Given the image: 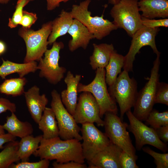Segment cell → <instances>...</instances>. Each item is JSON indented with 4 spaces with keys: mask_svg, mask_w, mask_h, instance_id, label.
Listing matches in <instances>:
<instances>
[{
    "mask_svg": "<svg viewBox=\"0 0 168 168\" xmlns=\"http://www.w3.org/2000/svg\"><path fill=\"white\" fill-rule=\"evenodd\" d=\"M138 84L128 72L124 70L119 74L114 82L108 88L109 92L117 103L120 110V118L123 120L125 114L133 107L137 98Z\"/></svg>",
    "mask_w": 168,
    "mask_h": 168,
    "instance_id": "cell-4",
    "label": "cell"
},
{
    "mask_svg": "<svg viewBox=\"0 0 168 168\" xmlns=\"http://www.w3.org/2000/svg\"><path fill=\"white\" fill-rule=\"evenodd\" d=\"M159 27L150 28L142 26L132 37V39L129 50L125 56L123 69L128 72L133 71V63L136 54L142 47L149 46L156 55L161 53L157 48L156 36L160 31Z\"/></svg>",
    "mask_w": 168,
    "mask_h": 168,
    "instance_id": "cell-12",
    "label": "cell"
},
{
    "mask_svg": "<svg viewBox=\"0 0 168 168\" xmlns=\"http://www.w3.org/2000/svg\"><path fill=\"white\" fill-rule=\"evenodd\" d=\"M145 121L147 124L155 129L163 126L168 125V111L160 112L152 109L148 115Z\"/></svg>",
    "mask_w": 168,
    "mask_h": 168,
    "instance_id": "cell-29",
    "label": "cell"
},
{
    "mask_svg": "<svg viewBox=\"0 0 168 168\" xmlns=\"http://www.w3.org/2000/svg\"><path fill=\"white\" fill-rule=\"evenodd\" d=\"M155 130L161 141L165 143L168 142V125L161 126Z\"/></svg>",
    "mask_w": 168,
    "mask_h": 168,
    "instance_id": "cell-39",
    "label": "cell"
},
{
    "mask_svg": "<svg viewBox=\"0 0 168 168\" xmlns=\"http://www.w3.org/2000/svg\"><path fill=\"white\" fill-rule=\"evenodd\" d=\"M27 82L24 77L6 79L0 85V93L13 97L20 96L24 94Z\"/></svg>",
    "mask_w": 168,
    "mask_h": 168,
    "instance_id": "cell-27",
    "label": "cell"
},
{
    "mask_svg": "<svg viewBox=\"0 0 168 168\" xmlns=\"http://www.w3.org/2000/svg\"><path fill=\"white\" fill-rule=\"evenodd\" d=\"M1 55H0V57L1 56Z\"/></svg>",
    "mask_w": 168,
    "mask_h": 168,
    "instance_id": "cell-48",
    "label": "cell"
},
{
    "mask_svg": "<svg viewBox=\"0 0 168 168\" xmlns=\"http://www.w3.org/2000/svg\"><path fill=\"white\" fill-rule=\"evenodd\" d=\"M30 2L29 0H18L15 10L12 17L9 18L8 26L11 28L17 27L21 20L24 7Z\"/></svg>",
    "mask_w": 168,
    "mask_h": 168,
    "instance_id": "cell-30",
    "label": "cell"
},
{
    "mask_svg": "<svg viewBox=\"0 0 168 168\" xmlns=\"http://www.w3.org/2000/svg\"><path fill=\"white\" fill-rule=\"evenodd\" d=\"M124 61V56L118 53L115 50L111 54L109 63L105 68V81L109 86L114 82L118 75L122 72Z\"/></svg>",
    "mask_w": 168,
    "mask_h": 168,
    "instance_id": "cell-26",
    "label": "cell"
},
{
    "mask_svg": "<svg viewBox=\"0 0 168 168\" xmlns=\"http://www.w3.org/2000/svg\"><path fill=\"white\" fill-rule=\"evenodd\" d=\"M81 79L80 74L74 76L68 71L64 81L67 85V88L61 93V101L68 111L72 115L74 114L77 102V87Z\"/></svg>",
    "mask_w": 168,
    "mask_h": 168,
    "instance_id": "cell-17",
    "label": "cell"
},
{
    "mask_svg": "<svg viewBox=\"0 0 168 168\" xmlns=\"http://www.w3.org/2000/svg\"><path fill=\"white\" fill-rule=\"evenodd\" d=\"M138 157L133 156L122 150L119 157L121 168H138L136 161Z\"/></svg>",
    "mask_w": 168,
    "mask_h": 168,
    "instance_id": "cell-34",
    "label": "cell"
},
{
    "mask_svg": "<svg viewBox=\"0 0 168 168\" xmlns=\"http://www.w3.org/2000/svg\"><path fill=\"white\" fill-rule=\"evenodd\" d=\"M42 138V135L34 137L32 135L21 138L19 142L17 153L21 161H29L30 156L38 148Z\"/></svg>",
    "mask_w": 168,
    "mask_h": 168,
    "instance_id": "cell-25",
    "label": "cell"
},
{
    "mask_svg": "<svg viewBox=\"0 0 168 168\" xmlns=\"http://www.w3.org/2000/svg\"><path fill=\"white\" fill-rule=\"evenodd\" d=\"M52 48L47 49L37 64V69L40 70L39 76L46 79L51 84L56 85L63 78L66 68L59 65L60 50L64 47L61 41H55Z\"/></svg>",
    "mask_w": 168,
    "mask_h": 168,
    "instance_id": "cell-10",
    "label": "cell"
},
{
    "mask_svg": "<svg viewBox=\"0 0 168 168\" xmlns=\"http://www.w3.org/2000/svg\"><path fill=\"white\" fill-rule=\"evenodd\" d=\"M3 129L8 133L21 138L32 135L34 129L32 124L29 122L20 120L14 114L6 118V122L2 125Z\"/></svg>",
    "mask_w": 168,
    "mask_h": 168,
    "instance_id": "cell-23",
    "label": "cell"
},
{
    "mask_svg": "<svg viewBox=\"0 0 168 168\" xmlns=\"http://www.w3.org/2000/svg\"><path fill=\"white\" fill-rule=\"evenodd\" d=\"M47 2V9L48 11H52L60 6L61 2H66L72 0H46Z\"/></svg>",
    "mask_w": 168,
    "mask_h": 168,
    "instance_id": "cell-41",
    "label": "cell"
},
{
    "mask_svg": "<svg viewBox=\"0 0 168 168\" xmlns=\"http://www.w3.org/2000/svg\"><path fill=\"white\" fill-rule=\"evenodd\" d=\"M10 0H0V4H4L8 3Z\"/></svg>",
    "mask_w": 168,
    "mask_h": 168,
    "instance_id": "cell-44",
    "label": "cell"
},
{
    "mask_svg": "<svg viewBox=\"0 0 168 168\" xmlns=\"http://www.w3.org/2000/svg\"><path fill=\"white\" fill-rule=\"evenodd\" d=\"M92 54L90 56L89 64L92 69L105 68L108 64L111 55L115 51L112 44H93Z\"/></svg>",
    "mask_w": 168,
    "mask_h": 168,
    "instance_id": "cell-21",
    "label": "cell"
},
{
    "mask_svg": "<svg viewBox=\"0 0 168 168\" xmlns=\"http://www.w3.org/2000/svg\"><path fill=\"white\" fill-rule=\"evenodd\" d=\"M104 115L105 133L110 142L130 155L138 157L136 154V149L127 130L128 124L123 122L117 114L108 112Z\"/></svg>",
    "mask_w": 168,
    "mask_h": 168,
    "instance_id": "cell-8",
    "label": "cell"
},
{
    "mask_svg": "<svg viewBox=\"0 0 168 168\" xmlns=\"http://www.w3.org/2000/svg\"><path fill=\"white\" fill-rule=\"evenodd\" d=\"M26 102L31 118L38 124L48 102L44 94H40V89L35 85L24 93Z\"/></svg>",
    "mask_w": 168,
    "mask_h": 168,
    "instance_id": "cell-16",
    "label": "cell"
},
{
    "mask_svg": "<svg viewBox=\"0 0 168 168\" xmlns=\"http://www.w3.org/2000/svg\"><path fill=\"white\" fill-rule=\"evenodd\" d=\"M122 150L110 143L88 162L89 168H121L119 157Z\"/></svg>",
    "mask_w": 168,
    "mask_h": 168,
    "instance_id": "cell-15",
    "label": "cell"
},
{
    "mask_svg": "<svg viewBox=\"0 0 168 168\" xmlns=\"http://www.w3.org/2000/svg\"><path fill=\"white\" fill-rule=\"evenodd\" d=\"M120 0H108L109 3L112 5H114L118 3Z\"/></svg>",
    "mask_w": 168,
    "mask_h": 168,
    "instance_id": "cell-43",
    "label": "cell"
},
{
    "mask_svg": "<svg viewBox=\"0 0 168 168\" xmlns=\"http://www.w3.org/2000/svg\"><path fill=\"white\" fill-rule=\"evenodd\" d=\"M18 144L16 140L9 142L0 152V168H9L12 164L20 161L17 153Z\"/></svg>",
    "mask_w": 168,
    "mask_h": 168,
    "instance_id": "cell-28",
    "label": "cell"
},
{
    "mask_svg": "<svg viewBox=\"0 0 168 168\" xmlns=\"http://www.w3.org/2000/svg\"><path fill=\"white\" fill-rule=\"evenodd\" d=\"M16 139V137L8 133L0 134V149L3 148L5 143L15 141Z\"/></svg>",
    "mask_w": 168,
    "mask_h": 168,
    "instance_id": "cell-40",
    "label": "cell"
},
{
    "mask_svg": "<svg viewBox=\"0 0 168 168\" xmlns=\"http://www.w3.org/2000/svg\"><path fill=\"white\" fill-rule=\"evenodd\" d=\"M81 128L83 156L88 162L110 143L105 133L98 129L93 123L82 124Z\"/></svg>",
    "mask_w": 168,
    "mask_h": 168,
    "instance_id": "cell-13",
    "label": "cell"
},
{
    "mask_svg": "<svg viewBox=\"0 0 168 168\" xmlns=\"http://www.w3.org/2000/svg\"><path fill=\"white\" fill-rule=\"evenodd\" d=\"M142 25L150 28L160 27H168V19L165 18L158 20L150 19L141 17Z\"/></svg>",
    "mask_w": 168,
    "mask_h": 168,
    "instance_id": "cell-35",
    "label": "cell"
},
{
    "mask_svg": "<svg viewBox=\"0 0 168 168\" xmlns=\"http://www.w3.org/2000/svg\"><path fill=\"white\" fill-rule=\"evenodd\" d=\"M52 30V21L44 24L39 30H34L22 27L18 31V34L24 40L26 53L24 63L39 61L47 49L48 39Z\"/></svg>",
    "mask_w": 168,
    "mask_h": 168,
    "instance_id": "cell-3",
    "label": "cell"
},
{
    "mask_svg": "<svg viewBox=\"0 0 168 168\" xmlns=\"http://www.w3.org/2000/svg\"><path fill=\"white\" fill-rule=\"evenodd\" d=\"M5 130L3 129L2 125L0 124V134L4 133Z\"/></svg>",
    "mask_w": 168,
    "mask_h": 168,
    "instance_id": "cell-45",
    "label": "cell"
},
{
    "mask_svg": "<svg viewBox=\"0 0 168 168\" xmlns=\"http://www.w3.org/2000/svg\"><path fill=\"white\" fill-rule=\"evenodd\" d=\"M43 133V138L49 139L59 136V129L55 114L51 108L46 107L38 123Z\"/></svg>",
    "mask_w": 168,
    "mask_h": 168,
    "instance_id": "cell-24",
    "label": "cell"
},
{
    "mask_svg": "<svg viewBox=\"0 0 168 168\" xmlns=\"http://www.w3.org/2000/svg\"><path fill=\"white\" fill-rule=\"evenodd\" d=\"M7 50V46L5 43L0 40V55L4 54Z\"/></svg>",
    "mask_w": 168,
    "mask_h": 168,
    "instance_id": "cell-42",
    "label": "cell"
},
{
    "mask_svg": "<svg viewBox=\"0 0 168 168\" xmlns=\"http://www.w3.org/2000/svg\"><path fill=\"white\" fill-rule=\"evenodd\" d=\"M50 105L55 115L59 129V136L64 140L76 139L82 140L79 133L81 128L77 125L73 116L63 105L60 95L55 89L51 92Z\"/></svg>",
    "mask_w": 168,
    "mask_h": 168,
    "instance_id": "cell-9",
    "label": "cell"
},
{
    "mask_svg": "<svg viewBox=\"0 0 168 168\" xmlns=\"http://www.w3.org/2000/svg\"><path fill=\"white\" fill-rule=\"evenodd\" d=\"M38 17L35 13L23 10L21 20L19 23L22 27L30 29L37 21Z\"/></svg>",
    "mask_w": 168,
    "mask_h": 168,
    "instance_id": "cell-36",
    "label": "cell"
},
{
    "mask_svg": "<svg viewBox=\"0 0 168 168\" xmlns=\"http://www.w3.org/2000/svg\"><path fill=\"white\" fill-rule=\"evenodd\" d=\"M160 55H156L151 70L150 77L144 86L138 92L133 106V114L142 121L145 120L155 104V95L160 82Z\"/></svg>",
    "mask_w": 168,
    "mask_h": 168,
    "instance_id": "cell-6",
    "label": "cell"
},
{
    "mask_svg": "<svg viewBox=\"0 0 168 168\" xmlns=\"http://www.w3.org/2000/svg\"><path fill=\"white\" fill-rule=\"evenodd\" d=\"M2 63L0 66V77L3 79L10 74L17 73L19 77H23L28 74L35 72L37 70L36 61L22 63L13 62L2 58Z\"/></svg>",
    "mask_w": 168,
    "mask_h": 168,
    "instance_id": "cell-22",
    "label": "cell"
},
{
    "mask_svg": "<svg viewBox=\"0 0 168 168\" xmlns=\"http://www.w3.org/2000/svg\"><path fill=\"white\" fill-rule=\"evenodd\" d=\"M73 19L70 12L62 10L59 16L52 21L51 31L48 39L49 44H52L58 38L68 33Z\"/></svg>",
    "mask_w": 168,
    "mask_h": 168,
    "instance_id": "cell-20",
    "label": "cell"
},
{
    "mask_svg": "<svg viewBox=\"0 0 168 168\" xmlns=\"http://www.w3.org/2000/svg\"><path fill=\"white\" fill-rule=\"evenodd\" d=\"M49 160L43 159L38 161L30 162L28 161L18 162L12 164L10 168H48L49 165Z\"/></svg>",
    "mask_w": 168,
    "mask_h": 168,
    "instance_id": "cell-33",
    "label": "cell"
},
{
    "mask_svg": "<svg viewBox=\"0 0 168 168\" xmlns=\"http://www.w3.org/2000/svg\"></svg>",
    "mask_w": 168,
    "mask_h": 168,
    "instance_id": "cell-47",
    "label": "cell"
},
{
    "mask_svg": "<svg viewBox=\"0 0 168 168\" xmlns=\"http://www.w3.org/2000/svg\"><path fill=\"white\" fill-rule=\"evenodd\" d=\"M34 0H29V1H30H30H34Z\"/></svg>",
    "mask_w": 168,
    "mask_h": 168,
    "instance_id": "cell-46",
    "label": "cell"
},
{
    "mask_svg": "<svg viewBox=\"0 0 168 168\" xmlns=\"http://www.w3.org/2000/svg\"><path fill=\"white\" fill-rule=\"evenodd\" d=\"M143 151L152 156L156 168H168V153H160L157 152L150 147H147L142 148Z\"/></svg>",
    "mask_w": 168,
    "mask_h": 168,
    "instance_id": "cell-31",
    "label": "cell"
},
{
    "mask_svg": "<svg viewBox=\"0 0 168 168\" xmlns=\"http://www.w3.org/2000/svg\"><path fill=\"white\" fill-rule=\"evenodd\" d=\"M91 1V0H85L79 5H73L70 12L73 19L85 26L93 35L95 39L101 40L118 28L113 22L104 19L103 15L92 16L88 10Z\"/></svg>",
    "mask_w": 168,
    "mask_h": 168,
    "instance_id": "cell-2",
    "label": "cell"
},
{
    "mask_svg": "<svg viewBox=\"0 0 168 168\" xmlns=\"http://www.w3.org/2000/svg\"><path fill=\"white\" fill-rule=\"evenodd\" d=\"M54 168H86L87 166L83 164H81L73 161L64 163H60L54 162L52 164Z\"/></svg>",
    "mask_w": 168,
    "mask_h": 168,
    "instance_id": "cell-38",
    "label": "cell"
},
{
    "mask_svg": "<svg viewBox=\"0 0 168 168\" xmlns=\"http://www.w3.org/2000/svg\"><path fill=\"white\" fill-rule=\"evenodd\" d=\"M138 6L142 17L150 19L168 17V0H140Z\"/></svg>",
    "mask_w": 168,
    "mask_h": 168,
    "instance_id": "cell-19",
    "label": "cell"
},
{
    "mask_svg": "<svg viewBox=\"0 0 168 168\" xmlns=\"http://www.w3.org/2000/svg\"><path fill=\"white\" fill-rule=\"evenodd\" d=\"M155 104L168 105V84L162 82L158 84L154 99Z\"/></svg>",
    "mask_w": 168,
    "mask_h": 168,
    "instance_id": "cell-32",
    "label": "cell"
},
{
    "mask_svg": "<svg viewBox=\"0 0 168 168\" xmlns=\"http://www.w3.org/2000/svg\"><path fill=\"white\" fill-rule=\"evenodd\" d=\"M72 116L77 124L95 123L98 126H104V121L100 117L98 105L90 92H82L80 94Z\"/></svg>",
    "mask_w": 168,
    "mask_h": 168,
    "instance_id": "cell-14",
    "label": "cell"
},
{
    "mask_svg": "<svg viewBox=\"0 0 168 168\" xmlns=\"http://www.w3.org/2000/svg\"><path fill=\"white\" fill-rule=\"evenodd\" d=\"M138 0H120L114 5L110 14L113 22L117 27L123 29L132 37L142 26Z\"/></svg>",
    "mask_w": 168,
    "mask_h": 168,
    "instance_id": "cell-5",
    "label": "cell"
},
{
    "mask_svg": "<svg viewBox=\"0 0 168 168\" xmlns=\"http://www.w3.org/2000/svg\"><path fill=\"white\" fill-rule=\"evenodd\" d=\"M105 74V68L97 69L93 80L87 85L79 83L77 89L78 92L87 91L93 95L98 105L101 118L107 112L117 114L118 111L116 102L110 95L107 88Z\"/></svg>",
    "mask_w": 168,
    "mask_h": 168,
    "instance_id": "cell-7",
    "label": "cell"
},
{
    "mask_svg": "<svg viewBox=\"0 0 168 168\" xmlns=\"http://www.w3.org/2000/svg\"><path fill=\"white\" fill-rule=\"evenodd\" d=\"M16 110V104L9 100L0 98V114L9 111L11 113H15Z\"/></svg>",
    "mask_w": 168,
    "mask_h": 168,
    "instance_id": "cell-37",
    "label": "cell"
},
{
    "mask_svg": "<svg viewBox=\"0 0 168 168\" xmlns=\"http://www.w3.org/2000/svg\"><path fill=\"white\" fill-rule=\"evenodd\" d=\"M35 157L64 163L73 161L85 162L82 143L76 139L64 140L59 136L49 139L42 138L38 149L33 153Z\"/></svg>",
    "mask_w": 168,
    "mask_h": 168,
    "instance_id": "cell-1",
    "label": "cell"
},
{
    "mask_svg": "<svg viewBox=\"0 0 168 168\" xmlns=\"http://www.w3.org/2000/svg\"><path fill=\"white\" fill-rule=\"evenodd\" d=\"M68 33L72 37L68 43V49L71 52H73L80 48L86 49L90 41L95 39L93 35L87 28L75 19Z\"/></svg>",
    "mask_w": 168,
    "mask_h": 168,
    "instance_id": "cell-18",
    "label": "cell"
},
{
    "mask_svg": "<svg viewBox=\"0 0 168 168\" xmlns=\"http://www.w3.org/2000/svg\"><path fill=\"white\" fill-rule=\"evenodd\" d=\"M125 114L129 122L127 129L134 136L136 150L140 151L144 145L148 144L163 152L167 151V145L159 139L155 129L148 127L136 118L131 110Z\"/></svg>",
    "mask_w": 168,
    "mask_h": 168,
    "instance_id": "cell-11",
    "label": "cell"
}]
</instances>
